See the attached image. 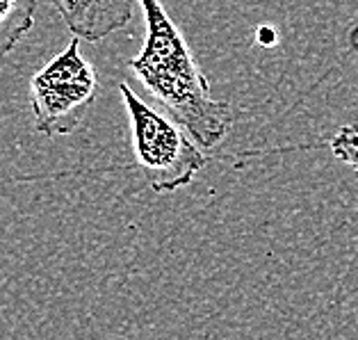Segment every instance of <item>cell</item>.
Returning <instances> with one entry per match:
<instances>
[{"mask_svg": "<svg viewBox=\"0 0 358 340\" xmlns=\"http://www.w3.org/2000/svg\"><path fill=\"white\" fill-rule=\"evenodd\" d=\"M39 0H0V57L10 55L32 30Z\"/></svg>", "mask_w": 358, "mask_h": 340, "instance_id": "obj_5", "label": "cell"}, {"mask_svg": "<svg viewBox=\"0 0 358 340\" xmlns=\"http://www.w3.org/2000/svg\"><path fill=\"white\" fill-rule=\"evenodd\" d=\"M34 128L46 137L71 135L83 126L99 94V76L73 37L64 50L30 78Z\"/></svg>", "mask_w": 358, "mask_h": 340, "instance_id": "obj_3", "label": "cell"}, {"mask_svg": "<svg viewBox=\"0 0 358 340\" xmlns=\"http://www.w3.org/2000/svg\"><path fill=\"white\" fill-rule=\"evenodd\" d=\"M144 12L146 37L128 69L139 85L182 124L201 149H215L233 130L231 103L217 101L210 80L192 57L185 37L162 0H137Z\"/></svg>", "mask_w": 358, "mask_h": 340, "instance_id": "obj_1", "label": "cell"}, {"mask_svg": "<svg viewBox=\"0 0 358 340\" xmlns=\"http://www.w3.org/2000/svg\"><path fill=\"white\" fill-rule=\"evenodd\" d=\"M258 39L260 43H265V46H269V43H274L276 41V32L272 28H260L258 30Z\"/></svg>", "mask_w": 358, "mask_h": 340, "instance_id": "obj_7", "label": "cell"}, {"mask_svg": "<svg viewBox=\"0 0 358 340\" xmlns=\"http://www.w3.org/2000/svg\"><path fill=\"white\" fill-rule=\"evenodd\" d=\"M73 37L96 43L126 28L137 0H48Z\"/></svg>", "mask_w": 358, "mask_h": 340, "instance_id": "obj_4", "label": "cell"}, {"mask_svg": "<svg viewBox=\"0 0 358 340\" xmlns=\"http://www.w3.org/2000/svg\"><path fill=\"white\" fill-rule=\"evenodd\" d=\"M119 94L128 112L135 160L151 190L169 194L187 187L206 164L201 146L167 110L151 106L128 83L119 85Z\"/></svg>", "mask_w": 358, "mask_h": 340, "instance_id": "obj_2", "label": "cell"}, {"mask_svg": "<svg viewBox=\"0 0 358 340\" xmlns=\"http://www.w3.org/2000/svg\"><path fill=\"white\" fill-rule=\"evenodd\" d=\"M329 149L340 162L358 171V124H347L338 128L329 139Z\"/></svg>", "mask_w": 358, "mask_h": 340, "instance_id": "obj_6", "label": "cell"}]
</instances>
